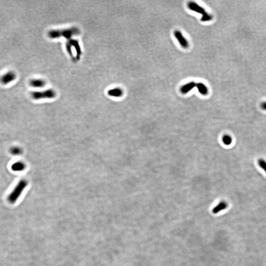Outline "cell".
Segmentation results:
<instances>
[{
  "mask_svg": "<svg viewBox=\"0 0 266 266\" xmlns=\"http://www.w3.org/2000/svg\"><path fill=\"white\" fill-rule=\"evenodd\" d=\"M80 33V30L77 27H71L70 28L61 30H52L48 32V37L52 39L65 38H70L73 36Z\"/></svg>",
  "mask_w": 266,
  "mask_h": 266,
  "instance_id": "6da1fadb",
  "label": "cell"
},
{
  "mask_svg": "<svg viewBox=\"0 0 266 266\" xmlns=\"http://www.w3.org/2000/svg\"><path fill=\"white\" fill-rule=\"evenodd\" d=\"M187 5L189 9L202 15V17L201 19L202 22H207L212 19L213 17L212 15L208 13L204 8L199 5L195 2H190L188 3Z\"/></svg>",
  "mask_w": 266,
  "mask_h": 266,
  "instance_id": "7a4b0ae2",
  "label": "cell"
},
{
  "mask_svg": "<svg viewBox=\"0 0 266 266\" xmlns=\"http://www.w3.org/2000/svg\"><path fill=\"white\" fill-rule=\"evenodd\" d=\"M27 182L25 180H21L19 182L12 192L8 196V201L9 203L13 204L17 201L27 186Z\"/></svg>",
  "mask_w": 266,
  "mask_h": 266,
  "instance_id": "3957f363",
  "label": "cell"
},
{
  "mask_svg": "<svg viewBox=\"0 0 266 266\" xmlns=\"http://www.w3.org/2000/svg\"><path fill=\"white\" fill-rule=\"evenodd\" d=\"M31 97L36 100L44 99H52L56 96V93L55 90L49 89L42 91H34L31 93Z\"/></svg>",
  "mask_w": 266,
  "mask_h": 266,
  "instance_id": "277c9868",
  "label": "cell"
},
{
  "mask_svg": "<svg viewBox=\"0 0 266 266\" xmlns=\"http://www.w3.org/2000/svg\"><path fill=\"white\" fill-rule=\"evenodd\" d=\"M67 49L68 51V53L70 55L72 54L73 52V48H74L76 51V54H77V60H79L81 56V50L80 47V44L78 41L76 40H72L69 41L66 44Z\"/></svg>",
  "mask_w": 266,
  "mask_h": 266,
  "instance_id": "5b68a950",
  "label": "cell"
},
{
  "mask_svg": "<svg viewBox=\"0 0 266 266\" xmlns=\"http://www.w3.org/2000/svg\"><path fill=\"white\" fill-rule=\"evenodd\" d=\"M16 77V75L15 72L9 71L8 73H5V74L1 77L0 81L3 84H8L13 80H15Z\"/></svg>",
  "mask_w": 266,
  "mask_h": 266,
  "instance_id": "8992f818",
  "label": "cell"
},
{
  "mask_svg": "<svg viewBox=\"0 0 266 266\" xmlns=\"http://www.w3.org/2000/svg\"><path fill=\"white\" fill-rule=\"evenodd\" d=\"M174 36L176 38L179 44L184 48H187L189 47V43L187 40L184 37L180 31L176 30L174 32Z\"/></svg>",
  "mask_w": 266,
  "mask_h": 266,
  "instance_id": "52a82bcc",
  "label": "cell"
},
{
  "mask_svg": "<svg viewBox=\"0 0 266 266\" xmlns=\"http://www.w3.org/2000/svg\"><path fill=\"white\" fill-rule=\"evenodd\" d=\"M30 85L32 87L42 88L46 85L45 80L42 79H33L31 80L29 82Z\"/></svg>",
  "mask_w": 266,
  "mask_h": 266,
  "instance_id": "ba28073f",
  "label": "cell"
},
{
  "mask_svg": "<svg viewBox=\"0 0 266 266\" xmlns=\"http://www.w3.org/2000/svg\"><path fill=\"white\" fill-rule=\"evenodd\" d=\"M196 86V84L194 81H191L188 84H186L180 88V92L183 94H186L194 88Z\"/></svg>",
  "mask_w": 266,
  "mask_h": 266,
  "instance_id": "9c48e42d",
  "label": "cell"
},
{
  "mask_svg": "<svg viewBox=\"0 0 266 266\" xmlns=\"http://www.w3.org/2000/svg\"><path fill=\"white\" fill-rule=\"evenodd\" d=\"M107 94L111 97H120L123 95V90L120 88H114L109 90L107 92Z\"/></svg>",
  "mask_w": 266,
  "mask_h": 266,
  "instance_id": "30bf717a",
  "label": "cell"
},
{
  "mask_svg": "<svg viewBox=\"0 0 266 266\" xmlns=\"http://www.w3.org/2000/svg\"><path fill=\"white\" fill-rule=\"evenodd\" d=\"M228 205L227 203L225 201H222L220 202L216 207L213 208L212 212L214 214H217L219 212L223 211L228 208Z\"/></svg>",
  "mask_w": 266,
  "mask_h": 266,
  "instance_id": "8fae6325",
  "label": "cell"
},
{
  "mask_svg": "<svg viewBox=\"0 0 266 266\" xmlns=\"http://www.w3.org/2000/svg\"><path fill=\"white\" fill-rule=\"evenodd\" d=\"M196 87L197 88L198 91L202 95H207L209 93V89L207 86L202 82H198L196 84Z\"/></svg>",
  "mask_w": 266,
  "mask_h": 266,
  "instance_id": "7c38bea8",
  "label": "cell"
},
{
  "mask_svg": "<svg viewBox=\"0 0 266 266\" xmlns=\"http://www.w3.org/2000/svg\"><path fill=\"white\" fill-rule=\"evenodd\" d=\"M11 168L13 171L19 172L24 170V169L25 168V165L23 162H17L12 165Z\"/></svg>",
  "mask_w": 266,
  "mask_h": 266,
  "instance_id": "4fadbf2b",
  "label": "cell"
},
{
  "mask_svg": "<svg viewBox=\"0 0 266 266\" xmlns=\"http://www.w3.org/2000/svg\"><path fill=\"white\" fill-rule=\"evenodd\" d=\"M223 143H224L226 146H229L230 144H232L233 139L232 138L230 135H225L222 136Z\"/></svg>",
  "mask_w": 266,
  "mask_h": 266,
  "instance_id": "5bb4252c",
  "label": "cell"
},
{
  "mask_svg": "<svg viewBox=\"0 0 266 266\" xmlns=\"http://www.w3.org/2000/svg\"><path fill=\"white\" fill-rule=\"evenodd\" d=\"M258 164L259 166L266 173V161L263 159H259L258 160Z\"/></svg>",
  "mask_w": 266,
  "mask_h": 266,
  "instance_id": "9a60e30c",
  "label": "cell"
},
{
  "mask_svg": "<svg viewBox=\"0 0 266 266\" xmlns=\"http://www.w3.org/2000/svg\"><path fill=\"white\" fill-rule=\"evenodd\" d=\"M11 152L13 155H20V154H21V153H22V150L19 147H12L11 149Z\"/></svg>",
  "mask_w": 266,
  "mask_h": 266,
  "instance_id": "2e32d148",
  "label": "cell"
},
{
  "mask_svg": "<svg viewBox=\"0 0 266 266\" xmlns=\"http://www.w3.org/2000/svg\"><path fill=\"white\" fill-rule=\"evenodd\" d=\"M260 107H261V108L262 110H266V102H264L262 103H261V105H260Z\"/></svg>",
  "mask_w": 266,
  "mask_h": 266,
  "instance_id": "e0dca14e",
  "label": "cell"
}]
</instances>
